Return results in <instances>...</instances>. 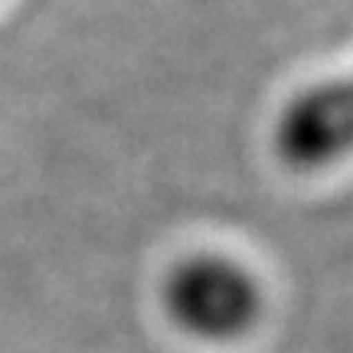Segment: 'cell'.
Returning <instances> with one entry per match:
<instances>
[{
  "label": "cell",
  "mask_w": 353,
  "mask_h": 353,
  "mask_svg": "<svg viewBox=\"0 0 353 353\" xmlns=\"http://www.w3.org/2000/svg\"><path fill=\"white\" fill-rule=\"evenodd\" d=\"M278 151L304 170L353 154V76L307 88L291 101L278 121Z\"/></svg>",
  "instance_id": "7a4b0ae2"
},
{
  "label": "cell",
  "mask_w": 353,
  "mask_h": 353,
  "mask_svg": "<svg viewBox=\"0 0 353 353\" xmlns=\"http://www.w3.org/2000/svg\"><path fill=\"white\" fill-rule=\"evenodd\" d=\"M167 307L176 324L210 341L236 337L259 311V288L226 259H190L167 281Z\"/></svg>",
  "instance_id": "6da1fadb"
}]
</instances>
